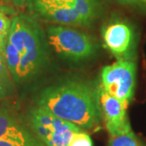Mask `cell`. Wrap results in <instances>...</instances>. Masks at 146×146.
<instances>
[{"label":"cell","instance_id":"obj_1","mask_svg":"<svg viewBox=\"0 0 146 146\" xmlns=\"http://www.w3.org/2000/svg\"><path fill=\"white\" fill-rule=\"evenodd\" d=\"M36 104L82 129L96 127L102 120L99 89L83 81L68 80L49 86L40 94Z\"/></svg>","mask_w":146,"mask_h":146},{"label":"cell","instance_id":"obj_2","mask_svg":"<svg viewBox=\"0 0 146 146\" xmlns=\"http://www.w3.org/2000/svg\"><path fill=\"white\" fill-rule=\"evenodd\" d=\"M7 42L21 58L16 84L30 82L44 71L49 62L48 42L37 20L25 14L14 16Z\"/></svg>","mask_w":146,"mask_h":146},{"label":"cell","instance_id":"obj_3","mask_svg":"<svg viewBox=\"0 0 146 146\" xmlns=\"http://www.w3.org/2000/svg\"><path fill=\"white\" fill-rule=\"evenodd\" d=\"M29 15L38 21L90 27L102 10L101 0H27Z\"/></svg>","mask_w":146,"mask_h":146},{"label":"cell","instance_id":"obj_4","mask_svg":"<svg viewBox=\"0 0 146 146\" xmlns=\"http://www.w3.org/2000/svg\"><path fill=\"white\" fill-rule=\"evenodd\" d=\"M46 38L48 45L57 54L74 62L90 58L98 50L91 36L68 25L49 26Z\"/></svg>","mask_w":146,"mask_h":146},{"label":"cell","instance_id":"obj_5","mask_svg":"<svg viewBox=\"0 0 146 146\" xmlns=\"http://www.w3.org/2000/svg\"><path fill=\"white\" fill-rule=\"evenodd\" d=\"M29 121L34 134L46 146H68L73 134L82 129L40 106L30 109Z\"/></svg>","mask_w":146,"mask_h":146},{"label":"cell","instance_id":"obj_6","mask_svg":"<svg viewBox=\"0 0 146 146\" xmlns=\"http://www.w3.org/2000/svg\"><path fill=\"white\" fill-rule=\"evenodd\" d=\"M102 88L127 104L133 99L136 80V64L131 59H118L102 70Z\"/></svg>","mask_w":146,"mask_h":146},{"label":"cell","instance_id":"obj_7","mask_svg":"<svg viewBox=\"0 0 146 146\" xmlns=\"http://www.w3.org/2000/svg\"><path fill=\"white\" fill-rule=\"evenodd\" d=\"M99 101L102 113L110 136L131 130L127 117L128 105L111 96L102 87L99 89Z\"/></svg>","mask_w":146,"mask_h":146},{"label":"cell","instance_id":"obj_8","mask_svg":"<svg viewBox=\"0 0 146 146\" xmlns=\"http://www.w3.org/2000/svg\"><path fill=\"white\" fill-rule=\"evenodd\" d=\"M105 44L117 59H131L135 46V31L129 23L115 21L103 31Z\"/></svg>","mask_w":146,"mask_h":146},{"label":"cell","instance_id":"obj_9","mask_svg":"<svg viewBox=\"0 0 146 146\" xmlns=\"http://www.w3.org/2000/svg\"><path fill=\"white\" fill-rule=\"evenodd\" d=\"M39 139L10 110L0 108V140L31 141Z\"/></svg>","mask_w":146,"mask_h":146},{"label":"cell","instance_id":"obj_10","mask_svg":"<svg viewBox=\"0 0 146 146\" xmlns=\"http://www.w3.org/2000/svg\"><path fill=\"white\" fill-rule=\"evenodd\" d=\"M15 82L6 64L5 58L0 55V100L12 96L15 91Z\"/></svg>","mask_w":146,"mask_h":146},{"label":"cell","instance_id":"obj_11","mask_svg":"<svg viewBox=\"0 0 146 146\" xmlns=\"http://www.w3.org/2000/svg\"><path fill=\"white\" fill-rule=\"evenodd\" d=\"M107 146H144L133 131L110 136Z\"/></svg>","mask_w":146,"mask_h":146},{"label":"cell","instance_id":"obj_12","mask_svg":"<svg viewBox=\"0 0 146 146\" xmlns=\"http://www.w3.org/2000/svg\"><path fill=\"white\" fill-rule=\"evenodd\" d=\"M12 19L9 15L0 11V55L5 58L7 42L11 27Z\"/></svg>","mask_w":146,"mask_h":146},{"label":"cell","instance_id":"obj_13","mask_svg":"<svg viewBox=\"0 0 146 146\" xmlns=\"http://www.w3.org/2000/svg\"><path fill=\"white\" fill-rule=\"evenodd\" d=\"M68 146H93V141L88 133L80 129L73 134Z\"/></svg>","mask_w":146,"mask_h":146},{"label":"cell","instance_id":"obj_14","mask_svg":"<svg viewBox=\"0 0 146 146\" xmlns=\"http://www.w3.org/2000/svg\"><path fill=\"white\" fill-rule=\"evenodd\" d=\"M0 146H46L42 141L36 139L31 141H16L0 140Z\"/></svg>","mask_w":146,"mask_h":146},{"label":"cell","instance_id":"obj_15","mask_svg":"<svg viewBox=\"0 0 146 146\" xmlns=\"http://www.w3.org/2000/svg\"><path fill=\"white\" fill-rule=\"evenodd\" d=\"M0 11L4 12L9 16L17 15L15 7L9 0H0Z\"/></svg>","mask_w":146,"mask_h":146},{"label":"cell","instance_id":"obj_16","mask_svg":"<svg viewBox=\"0 0 146 146\" xmlns=\"http://www.w3.org/2000/svg\"><path fill=\"white\" fill-rule=\"evenodd\" d=\"M12 5L16 8H24L26 7L27 0H9Z\"/></svg>","mask_w":146,"mask_h":146},{"label":"cell","instance_id":"obj_17","mask_svg":"<svg viewBox=\"0 0 146 146\" xmlns=\"http://www.w3.org/2000/svg\"><path fill=\"white\" fill-rule=\"evenodd\" d=\"M124 1H127V2H132V3H134V0H124Z\"/></svg>","mask_w":146,"mask_h":146}]
</instances>
